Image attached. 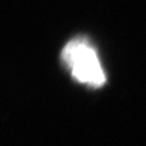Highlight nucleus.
<instances>
[{
	"instance_id": "nucleus-1",
	"label": "nucleus",
	"mask_w": 146,
	"mask_h": 146,
	"mask_svg": "<svg viewBox=\"0 0 146 146\" xmlns=\"http://www.w3.org/2000/svg\"><path fill=\"white\" fill-rule=\"evenodd\" d=\"M62 61L77 82L90 88H100L106 75L93 46L84 38L70 40L62 51Z\"/></svg>"
}]
</instances>
